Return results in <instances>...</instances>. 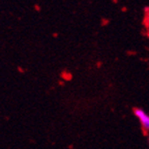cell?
Segmentation results:
<instances>
[{
	"label": "cell",
	"instance_id": "2",
	"mask_svg": "<svg viewBox=\"0 0 149 149\" xmlns=\"http://www.w3.org/2000/svg\"><path fill=\"white\" fill-rule=\"evenodd\" d=\"M144 24L147 28L149 27V7L145 8V19H144Z\"/></svg>",
	"mask_w": 149,
	"mask_h": 149
},
{
	"label": "cell",
	"instance_id": "1",
	"mask_svg": "<svg viewBox=\"0 0 149 149\" xmlns=\"http://www.w3.org/2000/svg\"><path fill=\"white\" fill-rule=\"evenodd\" d=\"M134 114L139 118L144 130L149 132V115L146 114L142 109H139V108H135L134 109Z\"/></svg>",
	"mask_w": 149,
	"mask_h": 149
}]
</instances>
